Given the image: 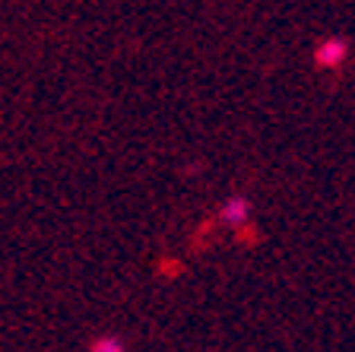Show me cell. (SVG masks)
<instances>
[{
    "mask_svg": "<svg viewBox=\"0 0 355 352\" xmlns=\"http://www.w3.org/2000/svg\"><path fill=\"white\" fill-rule=\"evenodd\" d=\"M89 352H127V343L118 337H96L89 343Z\"/></svg>",
    "mask_w": 355,
    "mask_h": 352,
    "instance_id": "obj_3",
    "label": "cell"
},
{
    "mask_svg": "<svg viewBox=\"0 0 355 352\" xmlns=\"http://www.w3.org/2000/svg\"><path fill=\"white\" fill-rule=\"evenodd\" d=\"M251 213H254V206H251V200L244 197V194H232L225 203L219 206V222L225 228H244L248 222H251Z\"/></svg>",
    "mask_w": 355,
    "mask_h": 352,
    "instance_id": "obj_2",
    "label": "cell"
},
{
    "mask_svg": "<svg viewBox=\"0 0 355 352\" xmlns=\"http://www.w3.org/2000/svg\"><path fill=\"white\" fill-rule=\"evenodd\" d=\"M349 60V44L346 38H320L318 44H314V64L320 67V70H340L343 64Z\"/></svg>",
    "mask_w": 355,
    "mask_h": 352,
    "instance_id": "obj_1",
    "label": "cell"
}]
</instances>
